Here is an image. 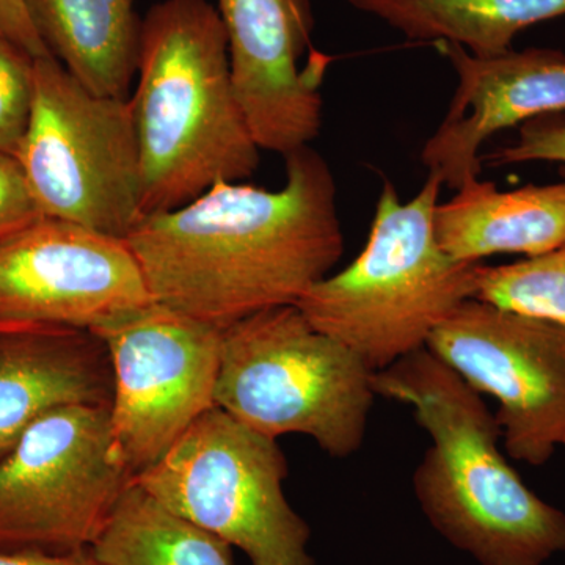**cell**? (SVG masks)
<instances>
[{"label":"cell","instance_id":"cell-1","mask_svg":"<svg viewBox=\"0 0 565 565\" xmlns=\"http://www.w3.org/2000/svg\"><path fill=\"white\" fill-rule=\"evenodd\" d=\"M285 158L267 191L217 181L177 210L147 214L125 237L152 302L211 326L296 305L344 253L337 182L311 147Z\"/></svg>","mask_w":565,"mask_h":565},{"label":"cell","instance_id":"cell-2","mask_svg":"<svg viewBox=\"0 0 565 565\" xmlns=\"http://www.w3.org/2000/svg\"><path fill=\"white\" fill-rule=\"evenodd\" d=\"M377 396L407 405L430 437L416 500L441 537L479 565H545L565 552V512L522 481L482 394L427 348L374 373Z\"/></svg>","mask_w":565,"mask_h":565},{"label":"cell","instance_id":"cell-3","mask_svg":"<svg viewBox=\"0 0 565 565\" xmlns=\"http://www.w3.org/2000/svg\"><path fill=\"white\" fill-rule=\"evenodd\" d=\"M131 98L143 215L177 210L217 181H245L262 148L234 92L228 40L207 0H163L141 20Z\"/></svg>","mask_w":565,"mask_h":565},{"label":"cell","instance_id":"cell-4","mask_svg":"<svg viewBox=\"0 0 565 565\" xmlns=\"http://www.w3.org/2000/svg\"><path fill=\"white\" fill-rule=\"evenodd\" d=\"M444 184L429 174L408 202L385 181L362 253L297 300L319 332L351 348L374 373L426 348L430 334L475 299L481 263L452 259L435 233Z\"/></svg>","mask_w":565,"mask_h":565},{"label":"cell","instance_id":"cell-5","mask_svg":"<svg viewBox=\"0 0 565 565\" xmlns=\"http://www.w3.org/2000/svg\"><path fill=\"white\" fill-rule=\"evenodd\" d=\"M373 379L351 348L288 305L222 330L214 403L255 433L307 435L343 459L362 448L377 396Z\"/></svg>","mask_w":565,"mask_h":565},{"label":"cell","instance_id":"cell-6","mask_svg":"<svg viewBox=\"0 0 565 565\" xmlns=\"http://www.w3.org/2000/svg\"><path fill=\"white\" fill-rule=\"evenodd\" d=\"M17 159L44 217L121 239L143 217L131 98L96 95L52 55L35 58Z\"/></svg>","mask_w":565,"mask_h":565},{"label":"cell","instance_id":"cell-7","mask_svg":"<svg viewBox=\"0 0 565 565\" xmlns=\"http://www.w3.org/2000/svg\"><path fill=\"white\" fill-rule=\"evenodd\" d=\"M288 462L274 438L218 407L200 416L132 482L252 565H316L311 530L282 492Z\"/></svg>","mask_w":565,"mask_h":565},{"label":"cell","instance_id":"cell-8","mask_svg":"<svg viewBox=\"0 0 565 565\" xmlns=\"http://www.w3.org/2000/svg\"><path fill=\"white\" fill-rule=\"evenodd\" d=\"M131 479L115 452L109 407L41 416L0 457V552L90 548Z\"/></svg>","mask_w":565,"mask_h":565},{"label":"cell","instance_id":"cell-9","mask_svg":"<svg viewBox=\"0 0 565 565\" xmlns=\"http://www.w3.org/2000/svg\"><path fill=\"white\" fill-rule=\"evenodd\" d=\"M222 330L156 302L92 330L109 352L111 441L131 478L215 407Z\"/></svg>","mask_w":565,"mask_h":565},{"label":"cell","instance_id":"cell-10","mask_svg":"<svg viewBox=\"0 0 565 565\" xmlns=\"http://www.w3.org/2000/svg\"><path fill=\"white\" fill-rule=\"evenodd\" d=\"M426 348L498 404L504 449L542 467L565 448V327L470 299Z\"/></svg>","mask_w":565,"mask_h":565},{"label":"cell","instance_id":"cell-11","mask_svg":"<svg viewBox=\"0 0 565 565\" xmlns=\"http://www.w3.org/2000/svg\"><path fill=\"white\" fill-rule=\"evenodd\" d=\"M151 302L121 237L41 217L0 241V319L96 330Z\"/></svg>","mask_w":565,"mask_h":565},{"label":"cell","instance_id":"cell-12","mask_svg":"<svg viewBox=\"0 0 565 565\" xmlns=\"http://www.w3.org/2000/svg\"><path fill=\"white\" fill-rule=\"evenodd\" d=\"M237 102L262 150L310 147L322 126L321 85L330 58L310 47V0H217Z\"/></svg>","mask_w":565,"mask_h":565},{"label":"cell","instance_id":"cell-13","mask_svg":"<svg viewBox=\"0 0 565 565\" xmlns=\"http://www.w3.org/2000/svg\"><path fill=\"white\" fill-rule=\"evenodd\" d=\"M456 70L457 90L422 161L448 188L479 180L481 148L494 134L565 111V54L550 47L511 50L478 58L437 43Z\"/></svg>","mask_w":565,"mask_h":565},{"label":"cell","instance_id":"cell-14","mask_svg":"<svg viewBox=\"0 0 565 565\" xmlns=\"http://www.w3.org/2000/svg\"><path fill=\"white\" fill-rule=\"evenodd\" d=\"M109 352L92 330L0 319V457L41 416L110 407Z\"/></svg>","mask_w":565,"mask_h":565},{"label":"cell","instance_id":"cell-15","mask_svg":"<svg viewBox=\"0 0 565 565\" xmlns=\"http://www.w3.org/2000/svg\"><path fill=\"white\" fill-rule=\"evenodd\" d=\"M438 243L452 259L481 263L489 256L555 250L565 243V180L498 191L475 180L435 210Z\"/></svg>","mask_w":565,"mask_h":565},{"label":"cell","instance_id":"cell-16","mask_svg":"<svg viewBox=\"0 0 565 565\" xmlns=\"http://www.w3.org/2000/svg\"><path fill=\"white\" fill-rule=\"evenodd\" d=\"M52 57L96 95L128 98L139 65L137 0H24Z\"/></svg>","mask_w":565,"mask_h":565},{"label":"cell","instance_id":"cell-17","mask_svg":"<svg viewBox=\"0 0 565 565\" xmlns=\"http://www.w3.org/2000/svg\"><path fill=\"white\" fill-rule=\"evenodd\" d=\"M412 41L463 47L478 58L512 50L533 25L565 17V0H348Z\"/></svg>","mask_w":565,"mask_h":565},{"label":"cell","instance_id":"cell-18","mask_svg":"<svg viewBox=\"0 0 565 565\" xmlns=\"http://www.w3.org/2000/svg\"><path fill=\"white\" fill-rule=\"evenodd\" d=\"M88 550L99 565H234L232 545L132 481Z\"/></svg>","mask_w":565,"mask_h":565},{"label":"cell","instance_id":"cell-19","mask_svg":"<svg viewBox=\"0 0 565 565\" xmlns=\"http://www.w3.org/2000/svg\"><path fill=\"white\" fill-rule=\"evenodd\" d=\"M475 299L565 327V243L514 264H481Z\"/></svg>","mask_w":565,"mask_h":565},{"label":"cell","instance_id":"cell-20","mask_svg":"<svg viewBox=\"0 0 565 565\" xmlns=\"http://www.w3.org/2000/svg\"><path fill=\"white\" fill-rule=\"evenodd\" d=\"M35 57L0 33V152L14 156L28 131Z\"/></svg>","mask_w":565,"mask_h":565},{"label":"cell","instance_id":"cell-21","mask_svg":"<svg viewBox=\"0 0 565 565\" xmlns=\"http://www.w3.org/2000/svg\"><path fill=\"white\" fill-rule=\"evenodd\" d=\"M497 166L526 162H557L565 166V120L556 115L535 118L520 126L515 143L487 154Z\"/></svg>","mask_w":565,"mask_h":565},{"label":"cell","instance_id":"cell-22","mask_svg":"<svg viewBox=\"0 0 565 565\" xmlns=\"http://www.w3.org/2000/svg\"><path fill=\"white\" fill-rule=\"evenodd\" d=\"M44 217L41 214L20 162L0 152V241Z\"/></svg>","mask_w":565,"mask_h":565},{"label":"cell","instance_id":"cell-23","mask_svg":"<svg viewBox=\"0 0 565 565\" xmlns=\"http://www.w3.org/2000/svg\"><path fill=\"white\" fill-rule=\"evenodd\" d=\"M0 33L28 51L32 57L51 55L33 28L24 0H0Z\"/></svg>","mask_w":565,"mask_h":565},{"label":"cell","instance_id":"cell-24","mask_svg":"<svg viewBox=\"0 0 565 565\" xmlns=\"http://www.w3.org/2000/svg\"><path fill=\"white\" fill-rule=\"evenodd\" d=\"M0 565H99L90 550L84 552L55 553L44 552H0Z\"/></svg>","mask_w":565,"mask_h":565}]
</instances>
